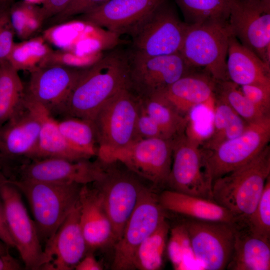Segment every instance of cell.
Wrapping results in <instances>:
<instances>
[{
  "instance_id": "6da1fadb",
  "label": "cell",
  "mask_w": 270,
  "mask_h": 270,
  "mask_svg": "<svg viewBox=\"0 0 270 270\" xmlns=\"http://www.w3.org/2000/svg\"><path fill=\"white\" fill-rule=\"evenodd\" d=\"M126 88H128V52L116 49L86 68L61 116L92 120L107 100Z\"/></svg>"
},
{
  "instance_id": "7a4b0ae2",
  "label": "cell",
  "mask_w": 270,
  "mask_h": 270,
  "mask_svg": "<svg viewBox=\"0 0 270 270\" xmlns=\"http://www.w3.org/2000/svg\"><path fill=\"white\" fill-rule=\"evenodd\" d=\"M270 176L268 144L248 162L215 180L213 200L230 211L236 222H244L256 208Z\"/></svg>"
},
{
  "instance_id": "3957f363",
  "label": "cell",
  "mask_w": 270,
  "mask_h": 270,
  "mask_svg": "<svg viewBox=\"0 0 270 270\" xmlns=\"http://www.w3.org/2000/svg\"><path fill=\"white\" fill-rule=\"evenodd\" d=\"M26 196L44 246L78 202L83 185L24 179L8 180Z\"/></svg>"
},
{
  "instance_id": "277c9868",
  "label": "cell",
  "mask_w": 270,
  "mask_h": 270,
  "mask_svg": "<svg viewBox=\"0 0 270 270\" xmlns=\"http://www.w3.org/2000/svg\"><path fill=\"white\" fill-rule=\"evenodd\" d=\"M140 99L126 88L110 98L92 120L98 144V158L105 160L140 140L136 120Z\"/></svg>"
},
{
  "instance_id": "5b68a950",
  "label": "cell",
  "mask_w": 270,
  "mask_h": 270,
  "mask_svg": "<svg viewBox=\"0 0 270 270\" xmlns=\"http://www.w3.org/2000/svg\"><path fill=\"white\" fill-rule=\"evenodd\" d=\"M232 34L228 20L188 24L179 52L190 68L216 80H228L226 58Z\"/></svg>"
},
{
  "instance_id": "8992f818",
  "label": "cell",
  "mask_w": 270,
  "mask_h": 270,
  "mask_svg": "<svg viewBox=\"0 0 270 270\" xmlns=\"http://www.w3.org/2000/svg\"><path fill=\"white\" fill-rule=\"evenodd\" d=\"M188 24L180 18L170 0H165L143 18L128 35L130 50L155 56L179 52Z\"/></svg>"
},
{
  "instance_id": "52a82bcc",
  "label": "cell",
  "mask_w": 270,
  "mask_h": 270,
  "mask_svg": "<svg viewBox=\"0 0 270 270\" xmlns=\"http://www.w3.org/2000/svg\"><path fill=\"white\" fill-rule=\"evenodd\" d=\"M97 159L102 166L103 172L100 179L93 184L111 222L114 244L120 238L144 186L140 180L142 178L120 162Z\"/></svg>"
},
{
  "instance_id": "ba28073f",
  "label": "cell",
  "mask_w": 270,
  "mask_h": 270,
  "mask_svg": "<svg viewBox=\"0 0 270 270\" xmlns=\"http://www.w3.org/2000/svg\"><path fill=\"white\" fill-rule=\"evenodd\" d=\"M172 160L166 184L169 190L213 200L201 140L186 132L172 139Z\"/></svg>"
},
{
  "instance_id": "9c48e42d",
  "label": "cell",
  "mask_w": 270,
  "mask_h": 270,
  "mask_svg": "<svg viewBox=\"0 0 270 270\" xmlns=\"http://www.w3.org/2000/svg\"><path fill=\"white\" fill-rule=\"evenodd\" d=\"M128 88L140 98L163 92L174 82L194 70L180 52L148 56L129 49Z\"/></svg>"
},
{
  "instance_id": "30bf717a",
  "label": "cell",
  "mask_w": 270,
  "mask_h": 270,
  "mask_svg": "<svg viewBox=\"0 0 270 270\" xmlns=\"http://www.w3.org/2000/svg\"><path fill=\"white\" fill-rule=\"evenodd\" d=\"M270 141V116L249 123L239 136L209 150H202L212 184L218 178L243 166L258 155Z\"/></svg>"
},
{
  "instance_id": "8fae6325",
  "label": "cell",
  "mask_w": 270,
  "mask_h": 270,
  "mask_svg": "<svg viewBox=\"0 0 270 270\" xmlns=\"http://www.w3.org/2000/svg\"><path fill=\"white\" fill-rule=\"evenodd\" d=\"M165 212L158 195L144 186L120 238L114 244L113 270H134V260L138 247L166 219Z\"/></svg>"
},
{
  "instance_id": "7c38bea8",
  "label": "cell",
  "mask_w": 270,
  "mask_h": 270,
  "mask_svg": "<svg viewBox=\"0 0 270 270\" xmlns=\"http://www.w3.org/2000/svg\"><path fill=\"white\" fill-rule=\"evenodd\" d=\"M0 198L4 204L9 232L25 267L28 270H40L44 261V248L20 190L6 179L0 182Z\"/></svg>"
},
{
  "instance_id": "4fadbf2b",
  "label": "cell",
  "mask_w": 270,
  "mask_h": 270,
  "mask_svg": "<svg viewBox=\"0 0 270 270\" xmlns=\"http://www.w3.org/2000/svg\"><path fill=\"white\" fill-rule=\"evenodd\" d=\"M182 223L195 257L202 269H226L233 251L234 224L189 218Z\"/></svg>"
},
{
  "instance_id": "5bb4252c",
  "label": "cell",
  "mask_w": 270,
  "mask_h": 270,
  "mask_svg": "<svg viewBox=\"0 0 270 270\" xmlns=\"http://www.w3.org/2000/svg\"><path fill=\"white\" fill-rule=\"evenodd\" d=\"M172 160V139L138 140L105 160H118L154 187L166 186Z\"/></svg>"
},
{
  "instance_id": "9a60e30c",
  "label": "cell",
  "mask_w": 270,
  "mask_h": 270,
  "mask_svg": "<svg viewBox=\"0 0 270 270\" xmlns=\"http://www.w3.org/2000/svg\"><path fill=\"white\" fill-rule=\"evenodd\" d=\"M87 68L60 65L40 68L30 72L26 92L52 116L62 115L70 94Z\"/></svg>"
},
{
  "instance_id": "2e32d148",
  "label": "cell",
  "mask_w": 270,
  "mask_h": 270,
  "mask_svg": "<svg viewBox=\"0 0 270 270\" xmlns=\"http://www.w3.org/2000/svg\"><path fill=\"white\" fill-rule=\"evenodd\" d=\"M228 20L240 43L270 66V11L232 0Z\"/></svg>"
},
{
  "instance_id": "e0dca14e",
  "label": "cell",
  "mask_w": 270,
  "mask_h": 270,
  "mask_svg": "<svg viewBox=\"0 0 270 270\" xmlns=\"http://www.w3.org/2000/svg\"><path fill=\"white\" fill-rule=\"evenodd\" d=\"M102 172L98 159L92 162L50 158L33 160L21 166L20 179L86 185L98 182Z\"/></svg>"
},
{
  "instance_id": "ac0fdd59",
  "label": "cell",
  "mask_w": 270,
  "mask_h": 270,
  "mask_svg": "<svg viewBox=\"0 0 270 270\" xmlns=\"http://www.w3.org/2000/svg\"><path fill=\"white\" fill-rule=\"evenodd\" d=\"M78 204L44 248L40 270H71L84 258L88 249L80 222Z\"/></svg>"
},
{
  "instance_id": "d6986e66",
  "label": "cell",
  "mask_w": 270,
  "mask_h": 270,
  "mask_svg": "<svg viewBox=\"0 0 270 270\" xmlns=\"http://www.w3.org/2000/svg\"><path fill=\"white\" fill-rule=\"evenodd\" d=\"M164 0H110L78 18L114 34H128L143 18Z\"/></svg>"
},
{
  "instance_id": "ffe728a7",
  "label": "cell",
  "mask_w": 270,
  "mask_h": 270,
  "mask_svg": "<svg viewBox=\"0 0 270 270\" xmlns=\"http://www.w3.org/2000/svg\"><path fill=\"white\" fill-rule=\"evenodd\" d=\"M40 129V122L37 114L24 99L22 106L0 128V156L2 158L22 156L32 158Z\"/></svg>"
},
{
  "instance_id": "44dd1931",
  "label": "cell",
  "mask_w": 270,
  "mask_h": 270,
  "mask_svg": "<svg viewBox=\"0 0 270 270\" xmlns=\"http://www.w3.org/2000/svg\"><path fill=\"white\" fill-rule=\"evenodd\" d=\"M80 222L88 248L94 250L114 244L112 228L98 190L88 184L80 190Z\"/></svg>"
},
{
  "instance_id": "7402d4cb",
  "label": "cell",
  "mask_w": 270,
  "mask_h": 270,
  "mask_svg": "<svg viewBox=\"0 0 270 270\" xmlns=\"http://www.w3.org/2000/svg\"><path fill=\"white\" fill-rule=\"evenodd\" d=\"M234 225L233 251L226 269L270 270V239L254 233L244 222Z\"/></svg>"
},
{
  "instance_id": "603a6c76",
  "label": "cell",
  "mask_w": 270,
  "mask_h": 270,
  "mask_svg": "<svg viewBox=\"0 0 270 270\" xmlns=\"http://www.w3.org/2000/svg\"><path fill=\"white\" fill-rule=\"evenodd\" d=\"M216 82L205 72L193 70L160 93L180 113L190 116L194 106L204 104L213 98Z\"/></svg>"
},
{
  "instance_id": "cb8c5ba5",
  "label": "cell",
  "mask_w": 270,
  "mask_h": 270,
  "mask_svg": "<svg viewBox=\"0 0 270 270\" xmlns=\"http://www.w3.org/2000/svg\"><path fill=\"white\" fill-rule=\"evenodd\" d=\"M158 198L165 211L186 218L231 224L236 221L230 211L212 200L169 189L163 190Z\"/></svg>"
},
{
  "instance_id": "d4e9b609",
  "label": "cell",
  "mask_w": 270,
  "mask_h": 270,
  "mask_svg": "<svg viewBox=\"0 0 270 270\" xmlns=\"http://www.w3.org/2000/svg\"><path fill=\"white\" fill-rule=\"evenodd\" d=\"M226 60L228 80L239 86H270V66L242 45L232 34L229 40Z\"/></svg>"
},
{
  "instance_id": "484cf974",
  "label": "cell",
  "mask_w": 270,
  "mask_h": 270,
  "mask_svg": "<svg viewBox=\"0 0 270 270\" xmlns=\"http://www.w3.org/2000/svg\"><path fill=\"white\" fill-rule=\"evenodd\" d=\"M24 99L35 112L40 122L38 144L32 160L50 158L72 160H89L68 144L58 128L56 120L47 110L31 98L26 92Z\"/></svg>"
},
{
  "instance_id": "4316f807",
  "label": "cell",
  "mask_w": 270,
  "mask_h": 270,
  "mask_svg": "<svg viewBox=\"0 0 270 270\" xmlns=\"http://www.w3.org/2000/svg\"><path fill=\"white\" fill-rule=\"evenodd\" d=\"M139 99L166 138L172 139L186 132L190 116L180 113L162 93Z\"/></svg>"
},
{
  "instance_id": "83f0119b",
  "label": "cell",
  "mask_w": 270,
  "mask_h": 270,
  "mask_svg": "<svg viewBox=\"0 0 270 270\" xmlns=\"http://www.w3.org/2000/svg\"><path fill=\"white\" fill-rule=\"evenodd\" d=\"M214 111L212 130L201 142V148L212 150L222 143L240 135L246 128V122L224 100L214 96Z\"/></svg>"
},
{
  "instance_id": "f1b7e54d",
  "label": "cell",
  "mask_w": 270,
  "mask_h": 270,
  "mask_svg": "<svg viewBox=\"0 0 270 270\" xmlns=\"http://www.w3.org/2000/svg\"><path fill=\"white\" fill-rule=\"evenodd\" d=\"M56 122L62 136L74 150L87 159L97 156L98 146L92 120L65 116Z\"/></svg>"
},
{
  "instance_id": "f546056e",
  "label": "cell",
  "mask_w": 270,
  "mask_h": 270,
  "mask_svg": "<svg viewBox=\"0 0 270 270\" xmlns=\"http://www.w3.org/2000/svg\"><path fill=\"white\" fill-rule=\"evenodd\" d=\"M24 86L18 74L6 60L0 62V128L23 106Z\"/></svg>"
},
{
  "instance_id": "4dcf8cb0",
  "label": "cell",
  "mask_w": 270,
  "mask_h": 270,
  "mask_svg": "<svg viewBox=\"0 0 270 270\" xmlns=\"http://www.w3.org/2000/svg\"><path fill=\"white\" fill-rule=\"evenodd\" d=\"M53 49L42 36L14 42L6 60L17 71L30 73L42 67Z\"/></svg>"
},
{
  "instance_id": "1f68e13d",
  "label": "cell",
  "mask_w": 270,
  "mask_h": 270,
  "mask_svg": "<svg viewBox=\"0 0 270 270\" xmlns=\"http://www.w3.org/2000/svg\"><path fill=\"white\" fill-rule=\"evenodd\" d=\"M170 226L164 220L138 247L134 258V270H159L162 267Z\"/></svg>"
},
{
  "instance_id": "d6a6232c",
  "label": "cell",
  "mask_w": 270,
  "mask_h": 270,
  "mask_svg": "<svg viewBox=\"0 0 270 270\" xmlns=\"http://www.w3.org/2000/svg\"><path fill=\"white\" fill-rule=\"evenodd\" d=\"M189 24L228 20L232 0H174Z\"/></svg>"
},
{
  "instance_id": "836d02e7",
  "label": "cell",
  "mask_w": 270,
  "mask_h": 270,
  "mask_svg": "<svg viewBox=\"0 0 270 270\" xmlns=\"http://www.w3.org/2000/svg\"><path fill=\"white\" fill-rule=\"evenodd\" d=\"M214 96L224 100L248 123L270 116L254 106L243 94L239 86L230 80H216Z\"/></svg>"
},
{
  "instance_id": "e575fe53",
  "label": "cell",
  "mask_w": 270,
  "mask_h": 270,
  "mask_svg": "<svg viewBox=\"0 0 270 270\" xmlns=\"http://www.w3.org/2000/svg\"><path fill=\"white\" fill-rule=\"evenodd\" d=\"M166 250L173 268L176 270H203L196 259L183 223L170 230Z\"/></svg>"
},
{
  "instance_id": "d590c367",
  "label": "cell",
  "mask_w": 270,
  "mask_h": 270,
  "mask_svg": "<svg viewBox=\"0 0 270 270\" xmlns=\"http://www.w3.org/2000/svg\"><path fill=\"white\" fill-rule=\"evenodd\" d=\"M9 16L15 34L22 40L31 38L45 20L40 6L27 1L14 3Z\"/></svg>"
},
{
  "instance_id": "8d00e7d4",
  "label": "cell",
  "mask_w": 270,
  "mask_h": 270,
  "mask_svg": "<svg viewBox=\"0 0 270 270\" xmlns=\"http://www.w3.org/2000/svg\"><path fill=\"white\" fill-rule=\"evenodd\" d=\"M254 233L270 239V176L253 212L244 222Z\"/></svg>"
},
{
  "instance_id": "74e56055",
  "label": "cell",
  "mask_w": 270,
  "mask_h": 270,
  "mask_svg": "<svg viewBox=\"0 0 270 270\" xmlns=\"http://www.w3.org/2000/svg\"><path fill=\"white\" fill-rule=\"evenodd\" d=\"M98 58H90L88 54L62 50H54L46 60L42 67L60 65L72 68H84L91 66Z\"/></svg>"
},
{
  "instance_id": "f35d334b",
  "label": "cell",
  "mask_w": 270,
  "mask_h": 270,
  "mask_svg": "<svg viewBox=\"0 0 270 270\" xmlns=\"http://www.w3.org/2000/svg\"><path fill=\"white\" fill-rule=\"evenodd\" d=\"M239 86L249 100L265 114L270 115V86L252 84Z\"/></svg>"
},
{
  "instance_id": "ab89813d",
  "label": "cell",
  "mask_w": 270,
  "mask_h": 270,
  "mask_svg": "<svg viewBox=\"0 0 270 270\" xmlns=\"http://www.w3.org/2000/svg\"><path fill=\"white\" fill-rule=\"evenodd\" d=\"M136 132L139 140L152 138H166L158 124L146 112L140 100L136 120Z\"/></svg>"
},
{
  "instance_id": "60d3db41",
  "label": "cell",
  "mask_w": 270,
  "mask_h": 270,
  "mask_svg": "<svg viewBox=\"0 0 270 270\" xmlns=\"http://www.w3.org/2000/svg\"><path fill=\"white\" fill-rule=\"evenodd\" d=\"M14 35L10 18L9 9H0V62L6 59L14 42Z\"/></svg>"
},
{
  "instance_id": "b9f144b4",
  "label": "cell",
  "mask_w": 270,
  "mask_h": 270,
  "mask_svg": "<svg viewBox=\"0 0 270 270\" xmlns=\"http://www.w3.org/2000/svg\"><path fill=\"white\" fill-rule=\"evenodd\" d=\"M110 0H73L61 12L54 16L56 24L68 20L78 14H82Z\"/></svg>"
},
{
  "instance_id": "7bdbcfd3",
  "label": "cell",
  "mask_w": 270,
  "mask_h": 270,
  "mask_svg": "<svg viewBox=\"0 0 270 270\" xmlns=\"http://www.w3.org/2000/svg\"><path fill=\"white\" fill-rule=\"evenodd\" d=\"M73 0H44L40 6L44 20L63 11Z\"/></svg>"
},
{
  "instance_id": "ee69618b",
  "label": "cell",
  "mask_w": 270,
  "mask_h": 270,
  "mask_svg": "<svg viewBox=\"0 0 270 270\" xmlns=\"http://www.w3.org/2000/svg\"><path fill=\"white\" fill-rule=\"evenodd\" d=\"M0 240L10 248H15L14 243L11 236L7 225L4 206L0 198Z\"/></svg>"
},
{
  "instance_id": "f6af8a7d",
  "label": "cell",
  "mask_w": 270,
  "mask_h": 270,
  "mask_svg": "<svg viewBox=\"0 0 270 270\" xmlns=\"http://www.w3.org/2000/svg\"><path fill=\"white\" fill-rule=\"evenodd\" d=\"M76 270H102V266L91 254H89L76 266Z\"/></svg>"
},
{
  "instance_id": "bcb514c9",
  "label": "cell",
  "mask_w": 270,
  "mask_h": 270,
  "mask_svg": "<svg viewBox=\"0 0 270 270\" xmlns=\"http://www.w3.org/2000/svg\"><path fill=\"white\" fill-rule=\"evenodd\" d=\"M22 267L18 260L10 254L0 255V270H18Z\"/></svg>"
},
{
  "instance_id": "7dc6e473",
  "label": "cell",
  "mask_w": 270,
  "mask_h": 270,
  "mask_svg": "<svg viewBox=\"0 0 270 270\" xmlns=\"http://www.w3.org/2000/svg\"><path fill=\"white\" fill-rule=\"evenodd\" d=\"M250 5L266 11H270V0H242Z\"/></svg>"
},
{
  "instance_id": "c3c4849f",
  "label": "cell",
  "mask_w": 270,
  "mask_h": 270,
  "mask_svg": "<svg viewBox=\"0 0 270 270\" xmlns=\"http://www.w3.org/2000/svg\"><path fill=\"white\" fill-rule=\"evenodd\" d=\"M14 2V0H0V9H9Z\"/></svg>"
},
{
  "instance_id": "681fc988",
  "label": "cell",
  "mask_w": 270,
  "mask_h": 270,
  "mask_svg": "<svg viewBox=\"0 0 270 270\" xmlns=\"http://www.w3.org/2000/svg\"><path fill=\"white\" fill-rule=\"evenodd\" d=\"M9 248L7 244L0 240V255H4L10 254Z\"/></svg>"
},
{
  "instance_id": "f907efd6",
  "label": "cell",
  "mask_w": 270,
  "mask_h": 270,
  "mask_svg": "<svg viewBox=\"0 0 270 270\" xmlns=\"http://www.w3.org/2000/svg\"><path fill=\"white\" fill-rule=\"evenodd\" d=\"M2 160H3L2 158L0 156V182L7 179L3 171L4 167L2 165V163H3Z\"/></svg>"
}]
</instances>
